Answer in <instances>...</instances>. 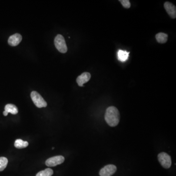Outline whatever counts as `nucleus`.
Listing matches in <instances>:
<instances>
[{
	"label": "nucleus",
	"mask_w": 176,
	"mask_h": 176,
	"mask_svg": "<svg viewBox=\"0 0 176 176\" xmlns=\"http://www.w3.org/2000/svg\"><path fill=\"white\" fill-rule=\"evenodd\" d=\"M105 119L111 127H115L119 124L120 114L117 108L114 106L108 107L106 111Z\"/></svg>",
	"instance_id": "obj_1"
},
{
	"label": "nucleus",
	"mask_w": 176,
	"mask_h": 176,
	"mask_svg": "<svg viewBox=\"0 0 176 176\" xmlns=\"http://www.w3.org/2000/svg\"><path fill=\"white\" fill-rule=\"evenodd\" d=\"M55 46L59 52L62 53L67 52L68 48L64 38L62 35L58 34L54 39Z\"/></svg>",
	"instance_id": "obj_2"
},
{
	"label": "nucleus",
	"mask_w": 176,
	"mask_h": 176,
	"mask_svg": "<svg viewBox=\"0 0 176 176\" xmlns=\"http://www.w3.org/2000/svg\"><path fill=\"white\" fill-rule=\"evenodd\" d=\"M31 96L32 100L37 107L41 108L47 107V102L38 92L36 91L32 92Z\"/></svg>",
	"instance_id": "obj_3"
},
{
	"label": "nucleus",
	"mask_w": 176,
	"mask_h": 176,
	"mask_svg": "<svg viewBox=\"0 0 176 176\" xmlns=\"http://www.w3.org/2000/svg\"><path fill=\"white\" fill-rule=\"evenodd\" d=\"M158 160L161 166L163 168L168 169L171 166L172 161L171 157L165 152H161L157 156Z\"/></svg>",
	"instance_id": "obj_4"
},
{
	"label": "nucleus",
	"mask_w": 176,
	"mask_h": 176,
	"mask_svg": "<svg viewBox=\"0 0 176 176\" xmlns=\"http://www.w3.org/2000/svg\"><path fill=\"white\" fill-rule=\"evenodd\" d=\"M117 168L113 164H109L104 167L100 170L99 175L100 176H111L115 173Z\"/></svg>",
	"instance_id": "obj_5"
},
{
	"label": "nucleus",
	"mask_w": 176,
	"mask_h": 176,
	"mask_svg": "<svg viewBox=\"0 0 176 176\" xmlns=\"http://www.w3.org/2000/svg\"><path fill=\"white\" fill-rule=\"evenodd\" d=\"M65 158L62 156H57L49 158L46 161L47 166L54 167L61 164L64 161Z\"/></svg>",
	"instance_id": "obj_6"
},
{
	"label": "nucleus",
	"mask_w": 176,
	"mask_h": 176,
	"mask_svg": "<svg viewBox=\"0 0 176 176\" xmlns=\"http://www.w3.org/2000/svg\"><path fill=\"white\" fill-rule=\"evenodd\" d=\"M164 8L168 15L173 19L176 17V7L171 2H166L164 4Z\"/></svg>",
	"instance_id": "obj_7"
},
{
	"label": "nucleus",
	"mask_w": 176,
	"mask_h": 176,
	"mask_svg": "<svg viewBox=\"0 0 176 176\" xmlns=\"http://www.w3.org/2000/svg\"><path fill=\"white\" fill-rule=\"evenodd\" d=\"M91 78V75L89 73L85 72L77 78L76 82L78 83L79 86L83 87V85L89 81Z\"/></svg>",
	"instance_id": "obj_8"
},
{
	"label": "nucleus",
	"mask_w": 176,
	"mask_h": 176,
	"mask_svg": "<svg viewBox=\"0 0 176 176\" xmlns=\"http://www.w3.org/2000/svg\"><path fill=\"white\" fill-rule=\"evenodd\" d=\"M22 39V37L21 34L19 33H15L9 37L8 43L10 46L14 47V46L19 45L20 43L21 42Z\"/></svg>",
	"instance_id": "obj_9"
},
{
	"label": "nucleus",
	"mask_w": 176,
	"mask_h": 176,
	"mask_svg": "<svg viewBox=\"0 0 176 176\" xmlns=\"http://www.w3.org/2000/svg\"><path fill=\"white\" fill-rule=\"evenodd\" d=\"M156 39L159 43H166L168 39V35L163 32H160L156 35Z\"/></svg>",
	"instance_id": "obj_10"
},
{
	"label": "nucleus",
	"mask_w": 176,
	"mask_h": 176,
	"mask_svg": "<svg viewBox=\"0 0 176 176\" xmlns=\"http://www.w3.org/2000/svg\"><path fill=\"white\" fill-rule=\"evenodd\" d=\"M5 111L8 113H11L13 115H16L18 113L17 107L12 104L6 105L5 107Z\"/></svg>",
	"instance_id": "obj_11"
},
{
	"label": "nucleus",
	"mask_w": 176,
	"mask_h": 176,
	"mask_svg": "<svg viewBox=\"0 0 176 176\" xmlns=\"http://www.w3.org/2000/svg\"><path fill=\"white\" fill-rule=\"evenodd\" d=\"M28 145V143L26 141L23 140L21 139H18L16 140L14 143V146L16 148L18 149H22V148H26Z\"/></svg>",
	"instance_id": "obj_12"
},
{
	"label": "nucleus",
	"mask_w": 176,
	"mask_h": 176,
	"mask_svg": "<svg viewBox=\"0 0 176 176\" xmlns=\"http://www.w3.org/2000/svg\"><path fill=\"white\" fill-rule=\"evenodd\" d=\"M129 52L126 51L119 50L118 52V58L121 62H125L128 59Z\"/></svg>",
	"instance_id": "obj_13"
},
{
	"label": "nucleus",
	"mask_w": 176,
	"mask_h": 176,
	"mask_svg": "<svg viewBox=\"0 0 176 176\" xmlns=\"http://www.w3.org/2000/svg\"><path fill=\"white\" fill-rule=\"evenodd\" d=\"M53 174V171L51 168H47L45 170L39 172L36 176H52Z\"/></svg>",
	"instance_id": "obj_14"
},
{
	"label": "nucleus",
	"mask_w": 176,
	"mask_h": 176,
	"mask_svg": "<svg viewBox=\"0 0 176 176\" xmlns=\"http://www.w3.org/2000/svg\"><path fill=\"white\" fill-rule=\"evenodd\" d=\"M8 163V160L5 157H0V171H2Z\"/></svg>",
	"instance_id": "obj_15"
},
{
	"label": "nucleus",
	"mask_w": 176,
	"mask_h": 176,
	"mask_svg": "<svg viewBox=\"0 0 176 176\" xmlns=\"http://www.w3.org/2000/svg\"><path fill=\"white\" fill-rule=\"evenodd\" d=\"M119 2H121L123 7L125 8H129L130 7V2L129 0H120Z\"/></svg>",
	"instance_id": "obj_16"
},
{
	"label": "nucleus",
	"mask_w": 176,
	"mask_h": 176,
	"mask_svg": "<svg viewBox=\"0 0 176 176\" xmlns=\"http://www.w3.org/2000/svg\"><path fill=\"white\" fill-rule=\"evenodd\" d=\"M8 114V113L6 112V111H5L3 112V114H4V115H5V116H7Z\"/></svg>",
	"instance_id": "obj_17"
}]
</instances>
